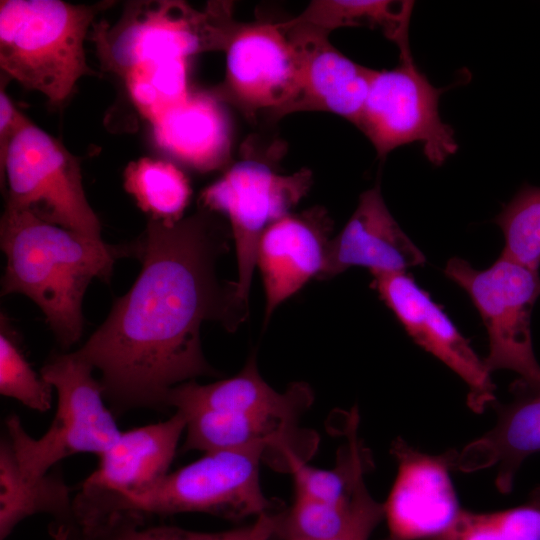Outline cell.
Masks as SVG:
<instances>
[{
  "label": "cell",
  "mask_w": 540,
  "mask_h": 540,
  "mask_svg": "<svg viewBox=\"0 0 540 540\" xmlns=\"http://www.w3.org/2000/svg\"><path fill=\"white\" fill-rule=\"evenodd\" d=\"M333 223L324 208L288 213L262 234L256 267L262 276L265 319L312 278H319L326 259Z\"/></svg>",
  "instance_id": "15"
},
{
  "label": "cell",
  "mask_w": 540,
  "mask_h": 540,
  "mask_svg": "<svg viewBox=\"0 0 540 540\" xmlns=\"http://www.w3.org/2000/svg\"><path fill=\"white\" fill-rule=\"evenodd\" d=\"M187 59H161L139 63L122 75L139 113L151 123L190 93Z\"/></svg>",
  "instance_id": "25"
},
{
  "label": "cell",
  "mask_w": 540,
  "mask_h": 540,
  "mask_svg": "<svg viewBox=\"0 0 540 540\" xmlns=\"http://www.w3.org/2000/svg\"><path fill=\"white\" fill-rule=\"evenodd\" d=\"M453 450L430 455L401 438L393 441L397 474L383 503L384 540H433L452 526L462 510L450 477Z\"/></svg>",
  "instance_id": "13"
},
{
  "label": "cell",
  "mask_w": 540,
  "mask_h": 540,
  "mask_svg": "<svg viewBox=\"0 0 540 540\" xmlns=\"http://www.w3.org/2000/svg\"><path fill=\"white\" fill-rule=\"evenodd\" d=\"M433 540H540V488L526 503L513 508L462 509L452 526Z\"/></svg>",
  "instance_id": "26"
},
{
  "label": "cell",
  "mask_w": 540,
  "mask_h": 540,
  "mask_svg": "<svg viewBox=\"0 0 540 540\" xmlns=\"http://www.w3.org/2000/svg\"><path fill=\"white\" fill-rule=\"evenodd\" d=\"M278 521L279 511H270L246 526L201 532L153 524L149 518L122 510L76 517L79 540H274Z\"/></svg>",
  "instance_id": "22"
},
{
  "label": "cell",
  "mask_w": 540,
  "mask_h": 540,
  "mask_svg": "<svg viewBox=\"0 0 540 540\" xmlns=\"http://www.w3.org/2000/svg\"><path fill=\"white\" fill-rule=\"evenodd\" d=\"M226 75L214 95L254 114H288L299 88L298 56L279 23L240 24L226 49Z\"/></svg>",
  "instance_id": "12"
},
{
  "label": "cell",
  "mask_w": 540,
  "mask_h": 540,
  "mask_svg": "<svg viewBox=\"0 0 540 540\" xmlns=\"http://www.w3.org/2000/svg\"><path fill=\"white\" fill-rule=\"evenodd\" d=\"M513 399L493 404L494 426L462 450L453 452V470L474 472L497 468L495 484L501 493H509L523 461L540 451V386L521 380L511 385Z\"/></svg>",
  "instance_id": "17"
},
{
  "label": "cell",
  "mask_w": 540,
  "mask_h": 540,
  "mask_svg": "<svg viewBox=\"0 0 540 540\" xmlns=\"http://www.w3.org/2000/svg\"><path fill=\"white\" fill-rule=\"evenodd\" d=\"M395 43L400 62L391 70H374L355 126L380 159L397 147L416 142L430 163L442 165L458 149L453 129L439 113L440 95L446 88L434 87L417 67L408 32Z\"/></svg>",
  "instance_id": "8"
},
{
  "label": "cell",
  "mask_w": 540,
  "mask_h": 540,
  "mask_svg": "<svg viewBox=\"0 0 540 540\" xmlns=\"http://www.w3.org/2000/svg\"><path fill=\"white\" fill-rule=\"evenodd\" d=\"M298 56L299 88L288 113L317 110L339 115L356 125L373 69L352 61L328 40L329 33L292 19L279 23Z\"/></svg>",
  "instance_id": "14"
},
{
  "label": "cell",
  "mask_w": 540,
  "mask_h": 540,
  "mask_svg": "<svg viewBox=\"0 0 540 540\" xmlns=\"http://www.w3.org/2000/svg\"><path fill=\"white\" fill-rule=\"evenodd\" d=\"M48 531L52 540H79L76 532L65 526L49 524Z\"/></svg>",
  "instance_id": "32"
},
{
  "label": "cell",
  "mask_w": 540,
  "mask_h": 540,
  "mask_svg": "<svg viewBox=\"0 0 540 540\" xmlns=\"http://www.w3.org/2000/svg\"><path fill=\"white\" fill-rule=\"evenodd\" d=\"M371 275V285L413 341L466 383L469 408L482 413L493 405L495 385L484 360L430 294L407 272Z\"/></svg>",
  "instance_id": "11"
},
{
  "label": "cell",
  "mask_w": 540,
  "mask_h": 540,
  "mask_svg": "<svg viewBox=\"0 0 540 540\" xmlns=\"http://www.w3.org/2000/svg\"><path fill=\"white\" fill-rule=\"evenodd\" d=\"M152 126L158 147L189 167L207 172L228 161L229 121L212 93L190 92Z\"/></svg>",
  "instance_id": "20"
},
{
  "label": "cell",
  "mask_w": 540,
  "mask_h": 540,
  "mask_svg": "<svg viewBox=\"0 0 540 540\" xmlns=\"http://www.w3.org/2000/svg\"><path fill=\"white\" fill-rule=\"evenodd\" d=\"M412 8L411 1L318 0L310 2L295 20L327 33L341 27H380L384 35L395 43L408 31Z\"/></svg>",
  "instance_id": "24"
},
{
  "label": "cell",
  "mask_w": 540,
  "mask_h": 540,
  "mask_svg": "<svg viewBox=\"0 0 540 540\" xmlns=\"http://www.w3.org/2000/svg\"><path fill=\"white\" fill-rule=\"evenodd\" d=\"M0 244L6 256L1 294L29 297L64 349L81 338L82 302L91 281H108L116 260L131 254L130 246L91 240L6 206Z\"/></svg>",
  "instance_id": "2"
},
{
  "label": "cell",
  "mask_w": 540,
  "mask_h": 540,
  "mask_svg": "<svg viewBox=\"0 0 540 540\" xmlns=\"http://www.w3.org/2000/svg\"><path fill=\"white\" fill-rule=\"evenodd\" d=\"M352 508L353 497L347 503H328L294 495L291 505L279 512L274 540H326L336 537L348 525Z\"/></svg>",
  "instance_id": "28"
},
{
  "label": "cell",
  "mask_w": 540,
  "mask_h": 540,
  "mask_svg": "<svg viewBox=\"0 0 540 540\" xmlns=\"http://www.w3.org/2000/svg\"><path fill=\"white\" fill-rule=\"evenodd\" d=\"M95 370L75 351L55 353L40 375L57 393V407L47 431L39 438L27 433L21 419L11 414L5 421L21 473L28 479L47 474L61 460L79 453L99 456L121 434L115 415L104 403Z\"/></svg>",
  "instance_id": "5"
},
{
  "label": "cell",
  "mask_w": 540,
  "mask_h": 540,
  "mask_svg": "<svg viewBox=\"0 0 540 540\" xmlns=\"http://www.w3.org/2000/svg\"><path fill=\"white\" fill-rule=\"evenodd\" d=\"M30 120L14 105L3 90L0 92V165L4 162L8 148L15 135Z\"/></svg>",
  "instance_id": "31"
},
{
  "label": "cell",
  "mask_w": 540,
  "mask_h": 540,
  "mask_svg": "<svg viewBox=\"0 0 540 540\" xmlns=\"http://www.w3.org/2000/svg\"><path fill=\"white\" fill-rule=\"evenodd\" d=\"M239 26L227 2L195 10L181 1H132L115 24H94L93 39L103 67L122 77L145 61L226 51Z\"/></svg>",
  "instance_id": "6"
},
{
  "label": "cell",
  "mask_w": 540,
  "mask_h": 540,
  "mask_svg": "<svg viewBox=\"0 0 540 540\" xmlns=\"http://www.w3.org/2000/svg\"><path fill=\"white\" fill-rule=\"evenodd\" d=\"M186 423L175 411L164 421L122 431L83 483L124 495L151 486L169 473Z\"/></svg>",
  "instance_id": "18"
},
{
  "label": "cell",
  "mask_w": 540,
  "mask_h": 540,
  "mask_svg": "<svg viewBox=\"0 0 540 540\" xmlns=\"http://www.w3.org/2000/svg\"><path fill=\"white\" fill-rule=\"evenodd\" d=\"M0 173L6 207L102 240L100 220L84 191L79 159L31 121L11 141Z\"/></svg>",
  "instance_id": "7"
},
{
  "label": "cell",
  "mask_w": 540,
  "mask_h": 540,
  "mask_svg": "<svg viewBox=\"0 0 540 540\" xmlns=\"http://www.w3.org/2000/svg\"><path fill=\"white\" fill-rule=\"evenodd\" d=\"M231 232L207 212L170 223L150 218L130 246L142 269L130 290L75 352L101 372L115 416L164 411L168 392L200 376H217L201 347L206 320L235 330L248 314L235 282L221 285L219 257Z\"/></svg>",
  "instance_id": "1"
},
{
  "label": "cell",
  "mask_w": 540,
  "mask_h": 540,
  "mask_svg": "<svg viewBox=\"0 0 540 540\" xmlns=\"http://www.w3.org/2000/svg\"><path fill=\"white\" fill-rule=\"evenodd\" d=\"M260 451L220 450L169 472L151 486L124 495L82 483L74 496L78 515L129 511L142 517L202 513L231 521L273 511L276 501L260 484Z\"/></svg>",
  "instance_id": "3"
},
{
  "label": "cell",
  "mask_w": 540,
  "mask_h": 540,
  "mask_svg": "<svg viewBox=\"0 0 540 540\" xmlns=\"http://www.w3.org/2000/svg\"><path fill=\"white\" fill-rule=\"evenodd\" d=\"M425 261L388 210L378 182L360 195L354 213L330 240L318 279L335 277L354 266L371 273L407 272Z\"/></svg>",
  "instance_id": "16"
},
{
  "label": "cell",
  "mask_w": 540,
  "mask_h": 540,
  "mask_svg": "<svg viewBox=\"0 0 540 540\" xmlns=\"http://www.w3.org/2000/svg\"><path fill=\"white\" fill-rule=\"evenodd\" d=\"M53 387L38 375L23 355L11 330L1 317L0 393L27 408L45 412L51 406Z\"/></svg>",
  "instance_id": "29"
},
{
  "label": "cell",
  "mask_w": 540,
  "mask_h": 540,
  "mask_svg": "<svg viewBox=\"0 0 540 540\" xmlns=\"http://www.w3.org/2000/svg\"><path fill=\"white\" fill-rule=\"evenodd\" d=\"M383 519V503L371 496L363 480L354 492L352 514L348 525L341 534L326 540H369Z\"/></svg>",
  "instance_id": "30"
},
{
  "label": "cell",
  "mask_w": 540,
  "mask_h": 540,
  "mask_svg": "<svg viewBox=\"0 0 540 540\" xmlns=\"http://www.w3.org/2000/svg\"><path fill=\"white\" fill-rule=\"evenodd\" d=\"M314 396L307 383H292L285 392L273 389L260 375L252 354L236 375L210 384L195 380L173 387L166 407L188 413L215 410L233 413H271L300 418Z\"/></svg>",
  "instance_id": "19"
},
{
  "label": "cell",
  "mask_w": 540,
  "mask_h": 540,
  "mask_svg": "<svg viewBox=\"0 0 540 540\" xmlns=\"http://www.w3.org/2000/svg\"><path fill=\"white\" fill-rule=\"evenodd\" d=\"M504 236L501 256L532 270L540 267V187L523 185L496 216Z\"/></svg>",
  "instance_id": "27"
},
{
  "label": "cell",
  "mask_w": 540,
  "mask_h": 540,
  "mask_svg": "<svg viewBox=\"0 0 540 540\" xmlns=\"http://www.w3.org/2000/svg\"><path fill=\"white\" fill-rule=\"evenodd\" d=\"M71 489L59 470L49 471L36 479L20 471L7 435L0 442V540H6L25 519L46 514L50 524L79 530L74 515Z\"/></svg>",
  "instance_id": "21"
},
{
  "label": "cell",
  "mask_w": 540,
  "mask_h": 540,
  "mask_svg": "<svg viewBox=\"0 0 540 540\" xmlns=\"http://www.w3.org/2000/svg\"><path fill=\"white\" fill-rule=\"evenodd\" d=\"M124 187L150 218L170 223L181 220L191 196L188 179L175 165L147 157L126 167Z\"/></svg>",
  "instance_id": "23"
},
{
  "label": "cell",
  "mask_w": 540,
  "mask_h": 540,
  "mask_svg": "<svg viewBox=\"0 0 540 540\" xmlns=\"http://www.w3.org/2000/svg\"><path fill=\"white\" fill-rule=\"evenodd\" d=\"M62 0L0 1V67L5 76L59 105L78 80L94 74L84 39L98 13L113 5Z\"/></svg>",
  "instance_id": "4"
},
{
  "label": "cell",
  "mask_w": 540,
  "mask_h": 540,
  "mask_svg": "<svg viewBox=\"0 0 540 540\" xmlns=\"http://www.w3.org/2000/svg\"><path fill=\"white\" fill-rule=\"evenodd\" d=\"M311 184L312 173L308 169L282 175L261 161L244 159L202 191V206L210 212L222 213L229 220L238 268L236 291L245 306L248 307L262 234L290 213Z\"/></svg>",
  "instance_id": "10"
},
{
  "label": "cell",
  "mask_w": 540,
  "mask_h": 540,
  "mask_svg": "<svg viewBox=\"0 0 540 540\" xmlns=\"http://www.w3.org/2000/svg\"><path fill=\"white\" fill-rule=\"evenodd\" d=\"M445 274L469 295L481 315L489 340V353L483 359L489 372L512 370L519 380L540 386L530 328L532 309L540 296L539 271L500 255L484 270L453 257Z\"/></svg>",
  "instance_id": "9"
}]
</instances>
